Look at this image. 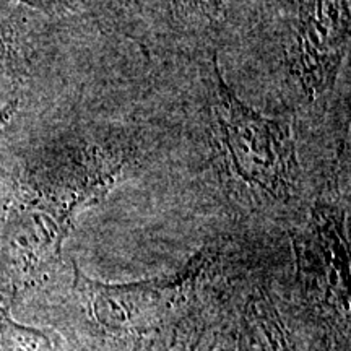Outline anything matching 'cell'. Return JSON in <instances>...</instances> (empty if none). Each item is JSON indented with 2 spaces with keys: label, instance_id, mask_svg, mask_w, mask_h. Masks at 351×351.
<instances>
[{
  "label": "cell",
  "instance_id": "6da1fadb",
  "mask_svg": "<svg viewBox=\"0 0 351 351\" xmlns=\"http://www.w3.org/2000/svg\"><path fill=\"white\" fill-rule=\"evenodd\" d=\"M124 152L69 135L33 145L10 176L0 219L60 247L73 213L119 181Z\"/></svg>",
  "mask_w": 351,
  "mask_h": 351
},
{
  "label": "cell",
  "instance_id": "7a4b0ae2",
  "mask_svg": "<svg viewBox=\"0 0 351 351\" xmlns=\"http://www.w3.org/2000/svg\"><path fill=\"white\" fill-rule=\"evenodd\" d=\"M205 73L208 135L219 181L256 200L291 197L301 179L291 125L239 99L219 73L217 51L210 52Z\"/></svg>",
  "mask_w": 351,
  "mask_h": 351
},
{
  "label": "cell",
  "instance_id": "3957f363",
  "mask_svg": "<svg viewBox=\"0 0 351 351\" xmlns=\"http://www.w3.org/2000/svg\"><path fill=\"white\" fill-rule=\"evenodd\" d=\"M280 51L288 82L307 101L330 91L350 46V0H280Z\"/></svg>",
  "mask_w": 351,
  "mask_h": 351
},
{
  "label": "cell",
  "instance_id": "277c9868",
  "mask_svg": "<svg viewBox=\"0 0 351 351\" xmlns=\"http://www.w3.org/2000/svg\"><path fill=\"white\" fill-rule=\"evenodd\" d=\"M19 7L0 20V130L20 111L25 91L36 70L41 52L39 16Z\"/></svg>",
  "mask_w": 351,
  "mask_h": 351
},
{
  "label": "cell",
  "instance_id": "5b68a950",
  "mask_svg": "<svg viewBox=\"0 0 351 351\" xmlns=\"http://www.w3.org/2000/svg\"><path fill=\"white\" fill-rule=\"evenodd\" d=\"M163 33L199 43L210 41L225 21L223 0H138Z\"/></svg>",
  "mask_w": 351,
  "mask_h": 351
},
{
  "label": "cell",
  "instance_id": "8992f818",
  "mask_svg": "<svg viewBox=\"0 0 351 351\" xmlns=\"http://www.w3.org/2000/svg\"><path fill=\"white\" fill-rule=\"evenodd\" d=\"M80 0H0V3H16L19 7L32 8L44 15H59L73 8Z\"/></svg>",
  "mask_w": 351,
  "mask_h": 351
}]
</instances>
